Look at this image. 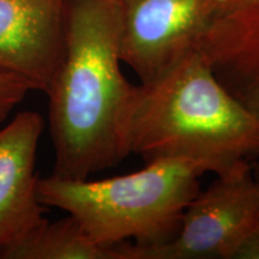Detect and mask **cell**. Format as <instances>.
Masks as SVG:
<instances>
[{
  "instance_id": "cell-1",
  "label": "cell",
  "mask_w": 259,
  "mask_h": 259,
  "mask_svg": "<svg viewBox=\"0 0 259 259\" xmlns=\"http://www.w3.org/2000/svg\"><path fill=\"white\" fill-rule=\"evenodd\" d=\"M120 34V0H67L64 56L46 93L53 176L87 179L126 157L120 124L134 84Z\"/></svg>"
},
{
  "instance_id": "cell-5",
  "label": "cell",
  "mask_w": 259,
  "mask_h": 259,
  "mask_svg": "<svg viewBox=\"0 0 259 259\" xmlns=\"http://www.w3.org/2000/svg\"><path fill=\"white\" fill-rule=\"evenodd\" d=\"M220 0H120L121 61L139 82L196 52Z\"/></svg>"
},
{
  "instance_id": "cell-9",
  "label": "cell",
  "mask_w": 259,
  "mask_h": 259,
  "mask_svg": "<svg viewBox=\"0 0 259 259\" xmlns=\"http://www.w3.org/2000/svg\"><path fill=\"white\" fill-rule=\"evenodd\" d=\"M0 259H120L96 244L72 216L40 225L0 247Z\"/></svg>"
},
{
  "instance_id": "cell-11",
  "label": "cell",
  "mask_w": 259,
  "mask_h": 259,
  "mask_svg": "<svg viewBox=\"0 0 259 259\" xmlns=\"http://www.w3.org/2000/svg\"><path fill=\"white\" fill-rule=\"evenodd\" d=\"M233 259H259V221L239 246Z\"/></svg>"
},
{
  "instance_id": "cell-2",
  "label": "cell",
  "mask_w": 259,
  "mask_h": 259,
  "mask_svg": "<svg viewBox=\"0 0 259 259\" xmlns=\"http://www.w3.org/2000/svg\"><path fill=\"white\" fill-rule=\"evenodd\" d=\"M126 157L206 164L221 173L259 158V116L222 85L197 52L132 85L121 116Z\"/></svg>"
},
{
  "instance_id": "cell-6",
  "label": "cell",
  "mask_w": 259,
  "mask_h": 259,
  "mask_svg": "<svg viewBox=\"0 0 259 259\" xmlns=\"http://www.w3.org/2000/svg\"><path fill=\"white\" fill-rule=\"evenodd\" d=\"M67 0H0V70L46 94L65 48Z\"/></svg>"
},
{
  "instance_id": "cell-7",
  "label": "cell",
  "mask_w": 259,
  "mask_h": 259,
  "mask_svg": "<svg viewBox=\"0 0 259 259\" xmlns=\"http://www.w3.org/2000/svg\"><path fill=\"white\" fill-rule=\"evenodd\" d=\"M196 52L222 85L259 116V0H220Z\"/></svg>"
},
{
  "instance_id": "cell-8",
  "label": "cell",
  "mask_w": 259,
  "mask_h": 259,
  "mask_svg": "<svg viewBox=\"0 0 259 259\" xmlns=\"http://www.w3.org/2000/svg\"><path fill=\"white\" fill-rule=\"evenodd\" d=\"M44 128V118L34 111L17 113L0 128V247L46 220L35 168Z\"/></svg>"
},
{
  "instance_id": "cell-3",
  "label": "cell",
  "mask_w": 259,
  "mask_h": 259,
  "mask_svg": "<svg viewBox=\"0 0 259 259\" xmlns=\"http://www.w3.org/2000/svg\"><path fill=\"white\" fill-rule=\"evenodd\" d=\"M211 173L202 162L156 160L143 169L107 179L40 178L37 198L64 210L96 244L156 246L169 241L186 206L200 191L199 179Z\"/></svg>"
},
{
  "instance_id": "cell-12",
  "label": "cell",
  "mask_w": 259,
  "mask_h": 259,
  "mask_svg": "<svg viewBox=\"0 0 259 259\" xmlns=\"http://www.w3.org/2000/svg\"><path fill=\"white\" fill-rule=\"evenodd\" d=\"M251 167H252V173H253L255 184H257L258 190H259V158L258 160H254L251 162Z\"/></svg>"
},
{
  "instance_id": "cell-10",
  "label": "cell",
  "mask_w": 259,
  "mask_h": 259,
  "mask_svg": "<svg viewBox=\"0 0 259 259\" xmlns=\"http://www.w3.org/2000/svg\"><path fill=\"white\" fill-rule=\"evenodd\" d=\"M30 92V84L23 78L0 70V122L8 118Z\"/></svg>"
},
{
  "instance_id": "cell-4",
  "label": "cell",
  "mask_w": 259,
  "mask_h": 259,
  "mask_svg": "<svg viewBox=\"0 0 259 259\" xmlns=\"http://www.w3.org/2000/svg\"><path fill=\"white\" fill-rule=\"evenodd\" d=\"M259 221V190L251 162L242 161L216 174L181 216L169 241L156 246L122 242L120 259H233Z\"/></svg>"
}]
</instances>
